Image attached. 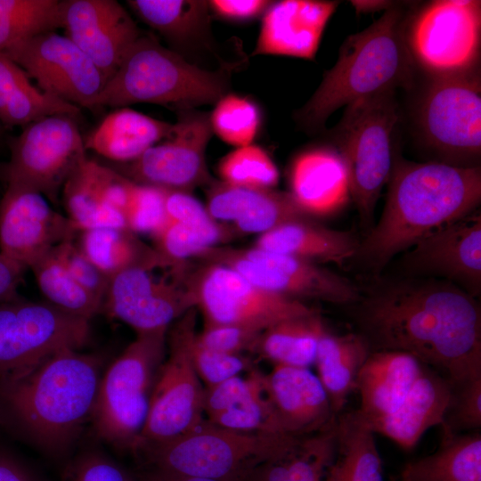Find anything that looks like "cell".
<instances>
[{"label": "cell", "instance_id": "obj_1", "mask_svg": "<svg viewBox=\"0 0 481 481\" xmlns=\"http://www.w3.org/2000/svg\"><path fill=\"white\" fill-rule=\"evenodd\" d=\"M371 351L408 353L451 383L481 376V310L451 281L407 280L367 296L356 309Z\"/></svg>", "mask_w": 481, "mask_h": 481}, {"label": "cell", "instance_id": "obj_2", "mask_svg": "<svg viewBox=\"0 0 481 481\" xmlns=\"http://www.w3.org/2000/svg\"><path fill=\"white\" fill-rule=\"evenodd\" d=\"M102 365L96 355L66 349L24 375L0 379V425L61 457L91 422Z\"/></svg>", "mask_w": 481, "mask_h": 481}, {"label": "cell", "instance_id": "obj_3", "mask_svg": "<svg viewBox=\"0 0 481 481\" xmlns=\"http://www.w3.org/2000/svg\"><path fill=\"white\" fill-rule=\"evenodd\" d=\"M380 219L355 256L381 268L436 230L475 211L481 169L445 162L395 161Z\"/></svg>", "mask_w": 481, "mask_h": 481}, {"label": "cell", "instance_id": "obj_4", "mask_svg": "<svg viewBox=\"0 0 481 481\" xmlns=\"http://www.w3.org/2000/svg\"><path fill=\"white\" fill-rule=\"evenodd\" d=\"M405 5L396 2L367 29L345 40L335 65L296 112L301 127L319 131L342 106L398 87L411 88L416 65L406 42L411 12Z\"/></svg>", "mask_w": 481, "mask_h": 481}, {"label": "cell", "instance_id": "obj_5", "mask_svg": "<svg viewBox=\"0 0 481 481\" xmlns=\"http://www.w3.org/2000/svg\"><path fill=\"white\" fill-rule=\"evenodd\" d=\"M236 61H222L214 70L189 61L151 35H141L105 83L91 109L152 103L178 110L216 103L228 94Z\"/></svg>", "mask_w": 481, "mask_h": 481}, {"label": "cell", "instance_id": "obj_6", "mask_svg": "<svg viewBox=\"0 0 481 481\" xmlns=\"http://www.w3.org/2000/svg\"><path fill=\"white\" fill-rule=\"evenodd\" d=\"M303 436L240 432L204 420L192 430L170 441L145 446L151 469L216 481H241L258 464L292 450Z\"/></svg>", "mask_w": 481, "mask_h": 481}, {"label": "cell", "instance_id": "obj_7", "mask_svg": "<svg viewBox=\"0 0 481 481\" xmlns=\"http://www.w3.org/2000/svg\"><path fill=\"white\" fill-rule=\"evenodd\" d=\"M167 330L136 334L102 375L91 424L103 443L135 452L165 360Z\"/></svg>", "mask_w": 481, "mask_h": 481}, {"label": "cell", "instance_id": "obj_8", "mask_svg": "<svg viewBox=\"0 0 481 481\" xmlns=\"http://www.w3.org/2000/svg\"><path fill=\"white\" fill-rule=\"evenodd\" d=\"M398 121L395 91H390L346 106L333 133L348 167L351 198L363 223L372 219L382 187L389 179Z\"/></svg>", "mask_w": 481, "mask_h": 481}, {"label": "cell", "instance_id": "obj_9", "mask_svg": "<svg viewBox=\"0 0 481 481\" xmlns=\"http://www.w3.org/2000/svg\"><path fill=\"white\" fill-rule=\"evenodd\" d=\"M406 42L415 65L429 77L477 71L481 2L436 0L425 4L410 15Z\"/></svg>", "mask_w": 481, "mask_h": 481}, {"label": "cell", "instance_id": "obj_10", "mask_svg": "<svg viewBox=\"0 0 481 481\" xmlns=\"http://www.w3.org/2000/svg\"><path fill=\"white\" fill-rule=\"evenodd\" d=\"M89 337V321L48 302L1 303L0 379L24 375L61 351L80 350Z\"/></svg>", "mask_w": 481, "mask_h": 481}, {"label": "cell", "instance_id": "obj_11", "mask_svg": "<svg viewBox=\"0 0 481 481\" xmlns=\"http://www.w3.org/2000/svg\"><path fill=\"white\" fill-rule=\"evenodd\" d=\"M196 315L197 308H191L167 333L168 357L158 373L135 454L145 446L181 436L205 420V387L194 370L187 346L188 330L196 322Z\"/></svg>", "mask_w": 481, "mask_h": 481}, {"label": "cell", "instance_id": "obj_12", "mask_svg": "<svg viewBox=\"0 0 481 481\" xmlns=\"http://www.w3.org/2000/svg\"><path fill=\"white\" fill-rule=\"evenodd\" d=\"M194 257L227 266L254 285L294 299L317 298L335 304L359 300L357 288L347 279L316 263L257 249L213 246Z\"/></svg>", "mask_w": 481, "mask_h": 481}, {"label": "cell", "instance_id": "obj_13", "mask_svg": "<svg viewBox=\"0 0 481 481\" xmlns=\"http://www.w3.org/2000/svg\"><path fill=\"white\" fill-rule=\"evenodd\" d=\"M4 167L7 185L28 188L56 201L77 163L86 156L74 117L52 115L25 126L10 144Z\"/></svg>", "mask_w": 481, "mask_h": 481}, {"label": "cell", "instance_id": "obj_14", "mask_svg": "<svg viewBox=\"0 0 481 481\" xmlns=\"http://www.w3.org/2000/svg\"><path fill=\"white\" fill-rule=\"evenodd\" d=\"M186 279L205 324H233L263 331L282 320L316 312L301 300L254 285L224 265L205 263Z\"/></svg>", "mask_w": 481, "mask_h": 481}, {"label": "cell", "instance_id": "obj_15", "mask_svg": "<svg viewBox=\"0 0 481 481\" xmlns=\"http://www.w3.org/2000/svg\"><path fill=\"white\" fill-rule=\"evenodd\" d=\"M425 143L452 159H470L481 151L479 72L430 77L417 110Z\"/></svg>", "mask_w": 481, "mask_h": 481}, {"label": "cell", "instance_id": "obj_16", "mask_svg": "<svg viewBox=\"0 0 481 481\" xmlns=\"http://www.w3.org/2000/svg\"><path fill=\"white\" fill-rule=\"evenodd\" d=\"M37 87L77 107L91 109L107 82L92 60L65 35L44 32L3 52Z\"/></svg>", "mask_w": 481, "mask_h": 481}, {"label": "cell", "instance_id": "obj_17", "mask_svg": "<svg viewBox=\"0 0 481 481\" xmlns=\"http://www.w3.org/2000/svg\"><path fill=\"white\" fill-rule=\"evenodd\" d=\"M209 114L194 109L180 110L166 141L149 148L136 159L123 163L120 173L129 180L166 191L190 192L213 179L206 163L212 135Z\"/></svg>", "mask_w": 481, "mask_h": 481}, {"label": "cell", "instance_id": "obj_18", "mask_svg": "<svg viewBox=\"0 0 481 481\" xmlns=\"http://www.w3.org/2000/svg\"><path fill=\"white\" fill-rule=\"evenodd\" d=\"M154 269L134 267L111 277L102 312L139 334L167 330L172 322L196 307L183 265L173 281L156 278Z\"/></svg>", "mask_w": 481, "mask_h": 481}, {"label": "cell", "instance_id": "obj_19", "mask_svg": "<svg viewBox=\"0 0 481 481\" xmlns=\"http://www.w3.org/2000/svg\"><path fill=\"white\" fill-rule=\"evenodd\" d=\"M78 232L40 192L7 185L0 201V253L25 268Z\"/></svg>", "mask_w": 481, "mask_h": 481}, {"label": "cell", "instance_id": "obj_20", "mask_svg": "<svg viewBox=\"0 0 481 481\" xmlns=\"http://www.w3.org/2000/svg\"><path fill=\"white\" fill-rule=\"evenodd\" d=\"M61 28L107 81L142 35L131 15L115 0H62Z\"/></svg>", "mask_w": 481, "mask_h": 481}, {"label": "cell", "instance_id": "obj_21", "mask_svg": "<svg viewBox=\"0 0 481 481\" xmlns=\"http://www.w3.org/2000/svg\"><path fill=\"white\" fill-rule=\"evenodd\" d=\"M415 273L446 277L472 297L481 285V216L473 212L422 238L403 259Z\"/></svg>", "mask_w": 481, "mask_h": 481}, {"label": "cell", "instance_id": "obj_22", "mask_svg": "<svg viewBox=\"0 0 481 481\" xmlns=\"http://www.w3.org/2000/svg\"><path fill=\"white\" fill-rule=\"evenodd\" d=\"M263 385L281 434L306 436L334 423L328 395L308 368L274 364L264 374Z\"/></svg>", "mask_w": 481, "mask_h": 481}, {"label": "cell", "instance_id": "obj_23", "mask_svg": "<svg viewBox=\"0 0 481 481\" xmlns=\"http://www.w3.org/2000/svg\"><path fill=\"white\" fill-rule=\"evenodd\" d=\"M338 1L282 0L265 12L252 55L314 60L323 30Z\"/></svg>", "mask_w": 481, "mask_h": 481}, {"label": "cell", "instance_id": "obj_24", "mask_svg": "<svg viewBox=\"0 0 481 481\" xmlns=\"http://www.w3.org/2000/svg\"><path fill=\"white\" fill-rule=\"evenodd\" d=\"M61 191L67 217L78 232L101 227L128 229L117 208L123 185L116 170L86 156L69 175Z\"/></svg>", "mask_w": 481, "mask_h": 481}, {"label": "cell", "instance_id": "obj_25", "mask_svg": "<svg viewBox=\"0 0 481 481\" xmlns=\"http://www.w3.org/2000/svg\"><path fill=\"white\" fill-rule=\"evenodd\" d=\"M207 211L214 220L234 223L240 232L263 234L298 219L311 217L289 192L212 182Z\"/></svg>", "mask_w": 481, "mask_h": 481}, {"label": "cell", "instance_id": "obj_26", "mask_svg": "<svg viewBox=\"0 0 481 481\" xmlns=\"http://www.w3.org/2000/svg\"><path fill=\"white\" fill-rule=\"evenodd\" d=\"M289 192L310 216L339 210L351 198L347 165L336 149L314 147L299 153L289 170Z\"/></svg>", "mask_w": 481, "mask_h": 481}, {"label": "cell", "instance_id": "obj_27", "mask_svg": "<svg viewBox=\"0 0 481 481\" xmlns=\"http://www.w3.org/2000/svg\"><path fill=\"white\" fill-rule=\"evenodd\" d=\"M451 394V381L425 364L400 405L369 428L410 450L428 428L442 424Z\"/></svg>", "mask_w": 481, "mask_h": 481}, {"label": "cell", "instance_id": "obj_28", "mask_svg": "<svg viewBox=\"0 0 481 481\" xmlns=\"http://www.w3.org/2000/svg\"><path fill=\"white\" fill-rule=\"evenodd\" d=\"M424 366L405 352H371L359 372L355 388L360 395V407L356 412L368 426L400 405Z\"/></svg>", "mask_w": 481, "mask_h": 481}, {"label": "cell", "instance_id": "obj_29", "mask_svg": "<svg viewBox=\"0 0 481 481\" xmlns=\"http://www.w3.org/2000/svg\"><path fill=\"white\" fill-rule=\"evenodd\" d=\"M359 244L350 233L330 229L306 217L260 234L253 247L313 263L342 264L355 256Z\"/></svg>", "mask_w": 481, "mask_h": 481}, {"label": "cell", "instance_id": "obj_30", "mask_svg": "<svg viewBox=\"0 0 481 481\" xmlns=\"http://www.w3.org/2000/svg\"><path fill=\"white\" fill-rule=\"evenodd\" d=\"M174 124L127 107L109 113L84 141L85 149L121 163L131 162L166 139Z\"/></svg>", "mask_w": 481, "mask_h": 481}, {"label": "cell", "instance_id": "obj_31", "mask_svg": "<svg viewBox=\"0 0 481 481\" xmlns=\"http://www.w3.org/2000/svg\"><path fill=\"white\" fill-rule=\"evenodd\" d=\"M134 12L179 50L213 52L209 6L203 0H128Z\"/></svg>", "mask_w": 481, "mask_h": 481}, {"label": "cell", "instance_id": "obj_32", "mask_svg": "<svg viewBox=\"0 0 481 481\" xmlns=\"http://www.w3.org/2000/svg\"><path fill=\"white\" fill-rule=\"evenodd\" d=\"M371 352L361 334L336 335L326 330L322 335L314 364L335 416L355 390L359 372Z\"/></svg>", "mask_w": 481, "mask_h": 481}, {"label": "cell", "instance_id": "obj_33", "mask_svg": "<svg viewBox=\"0 0 481 481\" xmlns=\"http://www.w3.org/2000/svg\"><path fill=\"white\" fill-rule=\"evenodd\" d=\"M79 233L77 246L110 279L134 267L167 268L180 264L149 247L126 228L101 227Z\"/></svg>", "mask_w": 481, "mask_h": 481}, {"label": "cell", "instance_id": "obj_34", "mask_svg": "<svg viewBox=\"0 0 481 481\" xmlns=\"http://www.w3.org/2000/svg\"><path fill=\"white\" fill-rule=\"evenodd\" d=\"M336 447L324 481H384L374 432L356 411L336 417Z\"/></svg>", "mask_w": 481, "mask_h": 481}, {"label": "cell", "instance_id": "obj_35", "mask_svg": "<svg viewBox=\"0 0 481 481\" xmlns=\"http://www.w3.org/2000/svg\"><path fill=\"white\" fill-rule=\"evenodd\" d=\"M80 108L34 86L25 71L0 51V122L23 126L52 115L75 118Z\"/></svg>", "mask_w": 481, "mask_h": 481}, {"label": "cell", "instance_id": "obj_36", "mask_svg": "<svg viewBox=\"0 0 481 481\" xmlns=\"http://www.w3.org/2000/svg\"><path fill=\"white\" fill-rule=\"evenodd\" d=\"M404 481H481V434L443 430L437 450L407 463Z\"/></svg>", "mask_w": 481, "mask_h": 481}, {"label": "cell", "instance_id": "obj_37", "mask_svg": "<svg viewBox=\"0 0 481 481\" xmlns=\"http://www.w3.org/2000/svg\"><path fill=\"white\" fill-rule=\"evenodd\" d=\"M335 424L303 436L289 452L258 464L241 481H324L335 455Z\"/></svg>", "mask_w": 481, "mask_h": 481}, {"label": "cell", "instance_id": "obj_38", "mask_svg": "<svg viewBox=\"0 0 481 481\" xmlns=\"http://www.w3.org/2000/svg\"><path fill=\"white\" fill-rule=\"evenodd\" d=\"M325 330L317 312L282 320L262 331L252 352L274 364L309 368Z\"/></svg>", "mask_w": 481, "mask_h": 481}, {"label": "cell", "instance_id": "obj_39", "mask_svg": "<svg viewBox=\"0 0 481 481\" xmlns=\"http://www.w3.org/2000/svg\"><path fill=\"white\" fill-rule=\"evenodd\" d=\"M29 269L46 302L58 309L87 321L102 312V301L72 278L53 249L34 262Z\"/></svg>", "mask_w": 481, "mask_h": 481}, {"label": "cell", "instance_id": "obj_40", "mask_svg": "<svg viewBox=\"0 0 481 481\" xmlns=\"http://www.w3.org/2000/svg\"><path fill=\"white\" fill-rule=\"evenodd\" d=\"M212 132L236 148L252 144L261 122L257 105L248 97L226 94L209 115Z\"/></svg>", "mask_w": 481, "mask_h": 481}, {"label": "cell", "instance_id": "obj_41", "mask_svg": "<svg viewBox=\"0 0 481 481\" xmlns=\"http://www.w3.org/2000/svg\"><path fill=\"white\" fill-rule=\"evenodd\" d=\"M223 183L248 188L273 189L279 181V171L269 154L261 147L249 144L226 154L217 167Z\"/></svg>", "mask_w": 481, "mask_h": 481}, {"label": "cell", "instance_id": "obj_42", "mask_svg": "<svg viewBox=\"0 0 481 481\" xmlns=\"http://www.w3.org/2000/svg\"><path fill=\"white\" fill-rule=\"evenodd\" d=\"M232 231L217 224L202 228L167 219L152 234L155 249L169 260L181 263L207 248L216 246L232 235Z\"/></svg>", "mask_w": 481, "mask_h": 481}, {"label": "cell", "instance_id": "obj_43", "mask_svg": "<svg viewBox=\"0 0 481 481\" xmlns=\"http://www.w3.org/2000/svg\"><path fill=\"white\" fill-rule=\"evenodd\" d=\"M263 378L264 373L251 392L240 402L206 420L240 432L281 434L265 394Z\"/></svg>", "mask_w": 481, "mask_h": 481}, {"label": "cell", "instance_id": "obj_44", "mask_svg": "<svg viewBox=\"0 0 481 481\" xmlns=\"http://www.w3.org/2000/svg\"><path fill=\"white\" fill-rule=\"evenodd\" d=\"M194 322L188 330L187 346L194 370L206 387L251 369L249 359L241 355L225 354L208 348L199 342Z\"/></svg>", "mask_w": 481, "mask_h": 481}, {"label": "cell", "instance_id": "obj_45", "mask_svg": "<svg viewBox=\"0 0 481 481\" xmlns=\"http://www.w3.org/2000/svg\"><path fill=\"white\" fill-rule=\"evenodd\" d=\"M165 193L166 190L139 184L128 179L127 201L124 211L127 228L135 233L154 234L167 220Z\"/></svg>", "mask_w": 481, "mask_h": 481}, {"label": "cell", "instance_id": "obj_46", "mask_svg": "<svg viewBox=\"0 0 481 481\" xmlns=\"http://www.w3.org/2000/svg\"><path fill=\"white\" fill-rule=\"evenodd\" d=\"M452 433L477 431L481 427V376L452 383L451 398L441 424Z\"/></svg>", "mask_w": 481, "mask_h": 481}, {"label": "cell", "instance_id": "obj_47", "mask_svg": "<svg viewBox=\"0 0 481 481\" xmlns=\"http://www.w3.org/2000/svg\"><path fill=\"white\" fill-rule=\"evenodd\" d=\"M61 481H139L117 461L96 449L86 450L66 466Z\"/></svg>", "mask_w": 481, "mask_h": 481}, {"label": "cell", "instance_id": "obj_48", "mask_svg": "<svg viewBox=\"0 0 481 481\" xmlns=\"http://www.w3.org/2000/svg\"><path fill=\"white\" fill-rule=\"evenodd\" d=\"M53 251L72 278L103 303L110 278L86 257L74 240L58 244Z\"/></svg>", "mask_w": 481, "mask_h": 481}, {"label": "cell", "instance_id": "obj_49", "mask_svg": "<svg viewBox=\"0 0 481 481\" xmlns=\"http://www.w3.org/2000/svg\"><path fill=\"white\" fill-rule=\"evenodd\" d=\"M262 331L233 324H204L197 334L199 342L208 348L232 355L253 350Z\"/></svg>", "mask_w": 481, "mask_h": 481}, {"label": "cell", "instance_id": "obj_50", "mask_svg": "<svg viewBox=\"0 0 481 481\" xmlns=\"http://www.w3.org/2000/svg\"><path fill=\"white\" fill-rule=\"evenodd\" d=\"M165 210L168 220L202 228L212 227L217 224L208 215L206 208L190 192L166 191Z\"/></svg>", "mask_w": 481, "mask_h": 481}, {"label": "cell", "instance_id": "obj_51", "mask_svg": "<svg viewBox=\"0 0 481 481\" xmlns=\"http://www.w3.org/2000/svg\"><path fill=\"white\" fill-rule=\"evenodd\" d=\"M55 31L45 24L27 20L11 12L0 1V51L36 35Z\"/></svg>", "mask_w": 481, "mask_h": 481}, {"label": "cell", "instance_id": "obj_52", "mask_svg": "<svg viewBox=\"0 0 481 481\" xmlns=\"http://www.w3.org/2000/svg\"><path fill=\"white\" fill-rule=\"evenodd\" d=\"M272 4L265 0H212L208 6L218 17L231 20H249L264 14Z\"/></svg>", "mask_w": 481, "mask_h": 481}, {"label": "cell", "instance_id": "obj_53", "mask_svg": "<svg viewBox=\"0 0 481 481\" xmlns=\"http://www.w3.org/2000/svg\"><path fill=\"white\" fill-rule=\"evenodd\" d=\"M25 269L0 253V304L18 298L17 289Z\"/></svg>", "mask_w": 481, "mask_h": 481}, {"label": "cell", "instance_id": "obj_54", "mask_svg": "<svg viewBox=\"0 0 481 481\" xmlns=\"http://www.w3.org/2000/svg\"><path fill=\"white\" fill-rule=\"evenodd\" d=\"M0 481H40L13 456L0 452Z\"/></svg>", "mask_w": 481, "mask_h": 481}, {"label": "cell", "instance_id": "obj_55", "mask_svg": "<svg viewBox=\"0 0 481 481\" xmlns=\"http://www.w3.org/2000/svg\"><path fill=\"white\" fill-rule=\"evenodd\" d=\"M139 481H216L208 478L189 477L150 469L138 477Z\"/></svg>", "mask_w": 481, "mask_h": 481}, {"label": "cell", "instance_id": "obj_56", "mask_svg": "<svg viewBox=\"0 0 481 481\" xmlns=\"http://www.w3.org/2000/svg\"><path fill=\"white\" fill-rule=\"evenodd\" d=\"M351 4L355 7L356 12L365 13L373 12L377 11H387L392 7L396 2L394 1H350Z\"/></svg>", "mask_w": 481, "mask_h": 481}, {"label": "cell", "instance_id": "obj_57", "mask_svg": "<svg viewBox=\"0 0 481 481\" xmlns=\"http://www.w3.org/2000/svg\"><path fill=\"white\" fill-rule=\"evenodd\" d=\"M2 130H3V125L0 122V134H1Z\"/></svg>", "mask_w": 481, "mask_h": 481}, {"label": "cell", "instance_id": "obj_58", "mask_svg": "<svg viewBox=\"0 0 481 481\" xmlns=\"http://www.w3.org/2000/svg\"><path fill=\"white\" fill-rule=\"evenodd\" d=\"M400 481H404V480L401 478V480H400Z\"/></svg>", "mask_w": 481, "mask_h": 481}]
</instances>
